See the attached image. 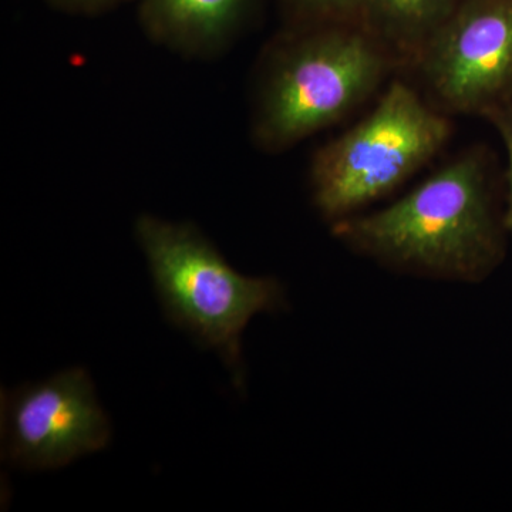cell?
I'll use <instances>...</instances> for the list:
<instances>
[{"mask_svg": "<svg viewBox=\"0 0 512 512\" xmlns=\"http://www.w3.org/2000/svg\"><path fill=\"white\" fill-rule=\"evenodd\" d=\"M136 237L165 316L190 332L202 348L214 349L234 373L235 386L241 387L242 332L258 313L284 308L282 285L274 278L238 274L192 224L141 215Z\"/></svg>", "mask_w": 512, "mask_h": 512, "instance_id": "cell-2", "label": "cell"}, {"mask_svg": "<svg viewBox=\"0 0 512 512\" xmlns=\"http://www.w3.org/2000/svg\"><path fill=\"white\" fill-rule=\"evenodd\" d=\"M463 0H363L362 26L421 52Z\"/></svg>", "mask_w": 512, "mask_h": 512, "instance_id": "cell-8", "label": "cell"}, {"mask_svg": "<svg viewBox=\"0 0 512 512\" xmlns=\"http://www.w3.org/2000/svg\"><path fill=\"white\" fill-rule=\"evenodd\" d=\"M447 119L402 82L387 89L376 109L316 154L313 201L335 222L399 187L439 153L450 137Z\"/></svg>", "mask_w": 512, "mask_h": 512, "instance_id": "cell-4", "label": "cell"}, {"mask_svg": "<svg viewBox=\"0 0 512 512\" xmlns=\"http://www.w3.org/2000/svg\"><path fill=\"white\" fill-rule=\"evenodd\" d=\"M46 2L62 12L89 16L117 8L128 0H46Z\"/></svg>", "mask_w": 512, "mask_h": 512, "instance_id": "cell-11", "label": "cell"}, {"mask_svg": "<svg viewBox=\"0 0 512 512\" xmlns=\"http://www.w3.org/2000/svg\"><path fill=\"white\" fill-rule=\"evenodd\" d=\"M285 8L302 28L329 23L362 25L363 0H284Z\"/></svg>", "mask_w": 512, "mask_h": 512, "instance_id": "cell-9", "label": "cell"}, {"mask_svg": "<svg viewBox=\"0 0 512 512\" xmlns=\"http://www.w3.org/2000/svg\"><path fill=\"white\" fill-rule=\"evenodd\" d=\"M446 106L487 114L512 96V0H463L420 52Z\"/></svg>", "mask_w": 512, "mask_h": 512, "instance_id": "cell-6", "label": "cell"}, {"mask_svg": "<svg viewBox=\"0 0 512 512\" xmlns=\"http://www.w3.org/2000/svg\"><path fill=\"white\" fill-rule=\"evenodd\" d=\"M278 49L256 100L255 137L268 150L292 146L342 119L386 70V57L365 26H308Z\"/></svg>", "mask_w": 512, "mask_h": 512, "instance_id": "cell-3", "label": "cell"}, {"mask_svg": "<svg viewBox=\"0 0 512 512\" xmlns=\"http://www.w3.org/2000/svg\"><path fill=\"white\" fill-rule=\"evenodd\" d=\"M254 0H140L138 18L151 39L185 55L222 49L247 19Z\"/></svg>", "mask_w": 512, "mask_h": 512, "instance_id": "cell-7", "label": "cell"}, {"mask_svg": "<svg viewBox=\"0 0 512 512\" xmlns=\"http://www.w3.org/2000/svg\"><path fill=\"white\" fill-rule=\"evenodd\" d=\"M493 121L495 128L503 138L505 150L508 156V185H510V194H508V210L505 215V227L510 229L512 234V106L510 103L497 107L485 114Z\"/></svg>", "mask_w": 512, "mask_h": 512, "instance_id": "cell-10", "label": "cell"}, {"mask_svg": "<svg viewBox=\"0 0 512 512\" xmlns=\"http://www.w3.org/2000/svg\"><path fill=\"white\" fill-rule=\"evenodd\" d=\"M3 457L26 470H55L109 446L111 424L89 373L64 370L2 394Z\"/></svg>", "mask_w": 512, "mask_h": 512, "instance_id": "cell-5", "label": "cell"}, {"mask_svg": "<svg viewBox=\"0 0 512 512\" xmlns=\"http://www.w3.org/2000/svg\"><path fill=\"white\" fill-rule=\"evenodd\" d=\"M350 247L384 264L439 278L477 281L500 256L484 160L468 153L386 210L335 224Z\"/></svg>", "mask_w": 512, "mask_h": 512, "instance_id": "cell-1", "label": "cell"}]
</instances>
